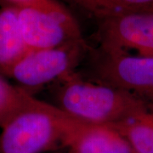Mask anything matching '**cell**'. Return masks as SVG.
Masks as SVG:
<instances>
[{"instance_id": "6da1fadb", "label": "cell", "mask_w": 153, "mask_h": 153, "mask_svg": "<svg viewBox=\"0 0 153 153\" xmlns=\"http://www.w3.org/2000/svg\"><path fill=\"white\" fill-rule=\"evenodd\" d=\"M58 82L55 105L66 114L98 125L127 120L147 107V103L121 88L83 80L75 72Z\"/></svg>"}, {"instance_id": "7a4b0ae2", "label": "cell", "mask_w": 153, "mask_h": 153, "mask_svg": "<svg viewBox=\"0 0 153 153\" xmlns=\"http://www.w3.org/2000/svg\"><path fill=\"white\" fill-rule=\"evenodd\" d=\"M82 122L31 96L1 128L0 153H43L66 146Z\"/></svg>"}, {"instance_id": "3957f363", "label": "cell", "mask_w": 153, "mask_h": 153, "mask_svg": "<svg viewBox=\"0 0 153 153\" xmlns=\"http://www.w3.org/2000/svg\"><path fill=\"white\" fill-rule=\"evenodd\" d=\"M86 50L84 40L53 49L29 50L7 76L16 81L18 87L32 94L33 91L51 82H59L73 73Z\"/></svg>"}, {"instance_id": "277c9868", "label": "cell", "mask_w": 153, "mask_h": 153, "mask_svg": "<svg viewBox=\"0 0 153 153\" xmlns=\"http://www.w3.org/2000/svg\"><path fill=\"white\" fill-rule=\"evenodd\" d=\"M94 71L99 82L121 88L153 104V56L100 50Z\"/></svg>"}, {"instance_id": "5b68a950", "label": "cell", "mask_w": 153, "mask_h": 153, "mask_svg": "<svg viewBox=\"0 0 153 153\" xmlns=\"http://www.w3.org/2000/svg\"><path fill=\"white\" fill-rule=\"evenodd\" d=\"M17 16L29 50L53 49L83 40L78 23L69 11L49 12L17 7Z\"/></svg>"}, {"instance_id": "8992f818", "label": "cell", "mask_w": 153, "mask_h": 153, "mask_svg": "<svg viewBox=\"0 0 153 153\" xmlns=\"http://www.w3.org/2000/svg\"><path fill=\"white\" fill-rule=\"evenodd\" d=\"M100 50L153 56V12H139L100 20Z\"/></svg>"}, {"instance_id": "52a82bcc", "label": "cell", "mask_w": 153, "mask_h": 153, "mask_svg": "<svg viewBox=\"0 0 153 153\" xmlns=\"http://www.w3.org/2000/svg\"><path fill=\"white\" fill-rule=\"evenodd\" d=\"M69 153H135L128 141L109 125L82 122L66 142Z\"/></svg>"}, {"instance_id": "ba28073f", "label": "cell", "mask_w": 153, "mask_h": 153, "mask_svg": "<svg viewBox=\"0 0 153 153\" xmlns=\"http://www.w3.org/2000/svg\"><path fill=\"white\" fill-rule=\"evenodd\" d=\"M29 51L22 38L18 22L17 7L7 4L0 8V75L9 72Z\"/></svg>"}, {"instance_id": "9c48e42d", "label": "cell", "mask_w": 153, "mask_h": 153, "mask_svg": "<svg viewBox=\"0 0 153 153\" xmlns=\"http://www.w3.org/2000/svg\"><path fill=\"white\" fill-rule=\"evenodd\" d=\"M109 126L125 138L135 153H153V104L127 120Z\"/></svg>"}, {"instance_id": "30bf717a", "label": "cell", "mask_w": 153, "mask_h": 153, "mask_svg": "<svg viewBox=\"0 0 153 153\" xmlns=\"http://www.w3.org/2000/svg\"><path fill=\"white\" fill-rule=\"evenodd\" d=\"M99 20L139 12H153V0H72Z\"/></svg>"}, {"instance_id": "8fae6325", "label": "cell", "mask_w": 153, "mask_h": 153, "mask_svg": "<svg viewBox=\"0 0 153 153\" xmlns=\"http://www.w3.org/2000/svg\"><path fill=\"white\" fill-rule=\"evenodd\" d=\"M33 96L22 88L12 85L0 75V128Z\"/></svg>"}, {"instance_id": "7c38bea8", "label": "cell", "mask_w": 153, "mask_h": 153, "mask_svg": "<svg viewBox=\"0 0 153 153\" xmlns=\"http://www.w3.org/2000/svg\"><path fill=\"white\" fill-rule=\"evenodd\" d=\"M10 4L16 7L35 8L49 12H66L68 11L58 0H4Z\"/></svg>"}]
</instances>
